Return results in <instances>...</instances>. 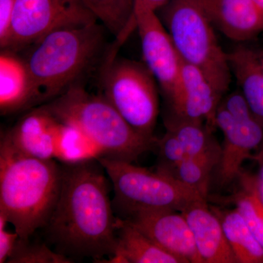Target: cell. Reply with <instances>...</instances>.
<instances>
[{
	"mask_svg": "<svg viewBox=\"0 0 263 263\" xmlns=\"http://www.w3.org/2000/svg\"><path fill=\"white\" fill-rule=\"evenodd\" d=\"M122 219H127L183 263H202L192 230L181 212L171 209L143 211Z\"/></svg>",
	"mask_w": 263,
	"mask_h": 263,
	"instance_id": "obj_11",
	"label": "cell"
},
{
	"mask_svg": "<svg viewBox=\"0 0 263 263\" xmlns=\"http://www.w3.org/2000/svg\"><path fill=\"white\" fill-rule=\"evenodd\" d=\"M62 167L56 160L28 157L3 136L0 142V214L20 239L47 224L60 195Z\"/></svg>",
	"mask_w": 263,
	"mask_h": 263,
	"instance_id": "obj_2",
	"label": "cell"
},
{
	"mask_svg": "<svg viewBox=\"0 0 263 263\" xmlns=\"http://www.w3.org/2000/svg\"><path fill=\"white\" fill-rule=\"evenodd\" d=\"M8 224L6 218L0 214V263L7 262L19 238L15 230L11 232L7 229Z\"/></svg>",
	"mask_w": 263,
	"mask_h": 263,
	"instance_id": "obj_29",
	"label": "cell"
},
{
	"mask_svg": "<svg viewBox=\"0 0 263 263\" xmlns=\"http://www.w3.org/2000/svg\"><path fill=\"white\" fill-rule=\"evenodd\" d=\"M220 105L235 119H247L255 117L240 89L226 95L224 98L223 97Z\"/></svg>",
	"mask_w": 263,
	"mask_h": 263,
	"instance_id": "obj_27",
	"label": "cell"
},
{
	"mask_svg": "<svg viewBox=\"0 0 263 263\" xmlns=\"http://www.w3.org/2000/svg\"><path fill=\"white\" fill-rule=\"evenodd\" d=\"M98 22L58 29L34 45L27 62L38 103L58 98L98 62L105 46Z\"/></svg>",
	"mask_w": 263,
	"mask_h": 263,
	"instance_id": "obj_3",
	"label": "cell"
},
{
	"mask_svg": "<svg viewBox=\"0 0 263 263\" xmlns=\"http://www.w3.org/2000/svg\"><path fill=\"white\" fill-rule=\"evenodd\" d=\"M166 127L179 139L188 157L204 153L217 143L212 136V129L204 122L172 118Z\"/></svg>",
	"mask_w": 263,
	"mask_h": 263,
	"instance_id": "obj_23",
	"label": "cell"
},
{
	"mask_svg": "<svg viewBox=\"0 0 263 263\" xmlns=\"http://www.w3.org/2000/svg\"><path fill=\"white\" fill-rule=\"evenodd\" d=\"M171 0H136L135 1L134 12H133V15L129 23L136 15L141 13H144V12H157V10L160 9L162 7L167 4Z\"/></svg>",
	"mask_w": 263,
	"mask_h": 263,
	"instance_id": "obj_30",
	"label": "cell"
},
{
	"mask_svg": "<svg viewBox=\"0 0 263 263\" xmlns=\"http://www.w3.org/2000/svg\"><path fill=\"white\" fill-rule=\"evenodd\" d=\"M220 155L221 146L216 143L204 153L188 157L172 168L158 171L169 175L184 186L207 197L211 174L217 167Z\"/></svg>",
	"mask_w": 263,
	"mask_h": 263,
	"instance_id": "obj_19",
	"label": "cell"
},
{
	"mask_svg": "<svg viewBox=\"0 0 263 263\" xmlns=\"http://www.w3.org/2000/svg\"><path fill=\"white\" fill-rule=\"evenodd\" d=\"M216 127L224 136L218 164V179L227 185L239 177L245 160L263 143V124L257 118L237 119L219 105L215 117Z\"/></svg>",
	"mask_w": 263,
	"mask_h": 263,
	"instance_id": "obj_10",
	"label": "cell"
},
{
	"mask_svg": "<svg viewBox=\"0 0 263 263\" xmlns=\"http://www.w3.org/2000/svg\"><path fill=\"white\" fill-rule=\"evenodd\" d=\"M256 51H257V57L263 70V49H256Z\"/></svg>",
	"mask_w": 263,
	"mask_h": 263,
	"instance_id": "obj_33",
	"label": "cell"
},
{
	"mask_svg": "<svg viewBox=\"0 0 263 263\" xmlns=\"http://www.w3.org/2000/svg\"><path fill=\"white\" fill-rule=\"evenodd\" d=\"M156 13L182 62L202 70L226 95L232 78L228 53L219 45L201 0H171Z\"/></svg>",
	"mask_w": 263,
	"mask_h": 263,
	"instance_id": "obj_5",
	"label": "cell"
},
{
	"mask_svg": "<svg viewBox=\"0 0 263 263\" xmlns=\"http://www.w3.org/2000/svg\"><path fill=\"white\" fill-rule=\"evenodd\" d=\"M263 16V0H251Z\"/></svg>",
	"mask_w": 263,
	"mask_h": 263,
	"instance_id": "obj_32",
	"label": "cell"
},
{
	"mask_svg": "<svg viewBox=\"0 0 263 263\" xmlns=\"http://www.w3.org/2000/svg\"><path fill=\"white\" fill-rule=\"evenodd\" d=\"M261 149L256 154L252 155V160H255L258 164V172L257 176L254 179V188L256 192L263 204V145L260 146Z\"/></svg>",
	"mask_w": 263,
	"mask_h": 263,
	"instance_id": "obj_31",
	"label": "cell"
},
{
	"mask_svg": "<svg viewBox=\"0 0 263 263\" xmlns=\"http://www.w3.org/2000/svg\"><path fill=\"white\" fill-rule=\"evenodd\" d=\"M101 157V152L80 129L60 122L55 160L62 164H76Z\"/></svg>",
	"mask_w": 263,
	"mask_h": 263,
	"instance_id": "obj_21",
	"label": "cell"
},
{
	"mask_svg": "<svg viewBox=\"0 0 263 263\" xmlns=\"http://www.w3.org/2000/svg\"><path fill=\"white\" fill-rule=\"evenodd\" d=\"M228 63L254 117L263 124V70L256 48L240 45L228 53Z\"/></svg>",
	"mask_w": 263,
	"mask_h": 263,
	"instance_id": "obj_18",
	"label": "cell"
},
{
	"mask_svg": "<svg viewBox=\"0 0 263 263\" xmlns=\"http://www.w3.org/2000/svg\"><path fill=\"white\" fill-rule=\"evenodd\" d=\"M217 215L237 262L263 263V247L239 212L235 209L221 213V216Z\"/></svg>",
	"mask_w": 263,
	"mask_h": 263,
	"instance_id": "obj_20",
	"label": "cell"
},
{
	"mask_svg": "<svg viewBox=\"0 0 263 263\" xmlns=\"http://www.w3.org/2000/svg\"><path fill=\"white\" fill-rule=\"evenodd\" d=\"M60 195L45 229L59 253L103 262L117 246V216L98 160L63 164Z\"/></svg>",
	"mask_w": 263,
	"mask_h": 263,
	"instance_id": "obj_1",
	"label": "cell"
},
{
	"mask_svg": "<svg viewBox=\"0 0 263 263\" xmlns=\"http://www.w3.org/2000/svg\"><path fill=\"white\" fill-rule=\"evenodd\" d=\"M213 25L227 37L243 43L263 32V16L251 0H201Z\"/></svg>",
	"mask_w": 263,
	"mask_h": 263,
	"instance_id": "obj_15",
	"label": "cell"
},
{
	"mask_svg": "<svg viewBox=\"0 0 263 263\" xmlns=\"http://www.w3.org/2000/svg\"><path fill=\"white\" fill-rule=\"evenodd\" d=\"M38 103L26 60L3 50L0 56V110L2 115L21 111Z\"/></svg>",
	"mask_w": 263,
	"mask_h": 263,
	"instance_id": "obj_16",
	"label": "cell"
},
{
	"mask_svg": "<svg viewBox=\"0 0 263 263\" xmlns=\"http://www.w3.org/2000/svg\"><path fill=\"white\" fill-rule=\"evenodd\" d=\"M141 39L143 62L169 100L179 85L182 60L169 33L156 12L136 15L122 37L114 41L119 48L135 30Z\"/></svg>",
	"mask_w": 263,
	"mask_h": 263,
	"instance_id": "obj_9",
	"label": "cell"
},
{
	"mask_svg": "<svg viewBox=\"0 0 263 263\" xmlns=\"http://www.w3.org/2000/svg\"><path fill=\"white\" fill-rule=\"evenodd\" d=\"M159 166L157 171H167L188 158L182 145L172 132L167 129L162 139L157 140Z\"/></svg>",
	"mask_w": 263,
	"mask_h": 263,
	"instance_id": "obj_26",
	"label": "cell"
},
{
	"mask_svg": "<svg viewBox=\"0 0 263 263\" xmlns=\"http://www.w3.org/2000/svg\"><path fill=\"white\" fill-rule=\"evenodd\" d=\"M74 259L52 250L46 243L18 238L8 263H72Z\"/></svg>",
	"mask_w": 263,
	"mask_h": 263,
	"instance_id": "obj_25",
	"label": "cell"
},
{
	"mask_svg": "<svg viewBox=\"0 0 263 263\" xmlns=\"http://www.w3.org/2000/svg\"><path fill=\"white\" fill-rule=\"evenodd\" d=\"M224 96L202 70L182 62L179 86L167 101L174 119L204 122L213 130Z\"/></svg>",
	"mask_w": 263,
	"mask_h": 263,
	"instance_id": "obj_12",
	"label": "cell"
},
{
	"mask_svg": "<svg viewBox=\"0 0 263 263\" xmlns=\"http://www.w3.org/2000/svg\"><path fill=\"white\" fill-rule=\"evenodd\" d=\"M98 161L113 186L112 202L114 210L122 216L120 218L143 211L182 212L194 202L206 200L207 197L200 192L160 171L153 172L133 162L105 157Z\"/></svg>",
	"mask_w": 263,
	"mask_h": 263,
	"instance_id": "obj_6",
	"label": "cell"
},
{
	"mask_svg": "<svg viewBox=\"0 0 263 263\" xmlns=\"http://www.w3.org/2000/svg\"><path fill=\"white\" fill-rule=\"evenodd\" d=\"M60 124V121L43 106L24 116L2 136L24 155L41 160H55Z\"/></svg>",
	"mask_w": 263,
	"mask_h": 263,
	"instance_id": "obj_13",
	"label": "cell"
},
{
	"mask_svg": "<svg viewBox=\"0 0 263 263\" xmlns=\"http://www.w3.org/2000/svg\"><path fill=\"white\" fill-rule=\"evenodd\" d=\"M96 22V17L79 0H17L6 50L35 44L58 29Z\"/></svg>",
	"mask_w": 263,
	"mask_h": 263,
	"instance_id": "obj_8",
	"label": "cell"
},
{
	"mask_svg": "<svg viewBox=\"0 0 263 263\" xmlns=\"http://www.w3.org/2000/svg\"><path fill=\"white\" fill-rule=\"evenodd\" d=\"M17 0H0V46L6 50L11 35L12 20Z\"/></svg>",
	"mask_w": 263,
	"mask_h": 263,
	"instance_id": "obj_28",
	"label": "cell"
},
{
	"mask_svg": "<svg viewBox=\"0 0 263 263\" xmlns=\"http://www.w3.org/2000/svg\"><path fill=\"white\" fill-rule=\"evenodd\" d=\"M44 107L60 122L80 129L102 157L133 162L156 148L157 139L135 130L103 95L90 94L79 85Z\"/></svg>",
	"mask_w": 263,
	"mask_h": 263,
	"instance_id": "obj_4",
	"label": "cell"
},
{
	"mask_svg": "<svg viewBox=\"0 0 263 263\" xmlns=\"http://www.w3.org/2000/svg\"><path fill=\"white\" fill-rule=\"evenodd\" d=\"M206 200L190 204L181 212L193 233L202 263H237L219 216L211 210Z\"/></svg>",
	"mask_w": 263,
	"mask_h": 263,
	"instance_id": "obj_14",
	"label": "cell"
},
{
	"mask_svg": "<svg viewBox=\"0 0 263 263\" xmlns=\"http://www.w3.org/2000/svg\"><path fill=\"white\" fill-rule=\"evenodd\" d=\"M243 188L235 195V209L263 247V204L256 192L254 179L245 178Z\"/></svg>",
	"mask_w": 263,
	"mask_h": 263,
	"instance_id": "obj_24",
	"label": "cell"
},
{
	"mask_svg": "<svg viewBox=\"0 0 263 263\" xmlns=\"http://www.w3.org/2000/svg\"><path fill=\"white\" fill-rule=\"evenodd\" d=\"M108 262L183 263L164 251L129 221L118 217L117 246Z\"/></svg>",
	"mask_w": 263,
	"mask_h": 263,
	"instance_id": "obj_17",
	"label": "cell"
},
{
	"mask_svg": "<svg viewBox=\"0 0 263 263\" xmlns=\"http://www.w3.org/2000/svg\"><path fill=\"white\" fill-rule=\"evenodd\" d=\"M101 86L103 96L135 130L155 138L160 109L158 89L144 63L117 56L105 59Z\"/></svg>",
	"mask_w": 263,
	"mask_h": 263,
	"instance_id": "obj_7",
	"label": "cell"
},
{
	"mask_svg": "<svg viewBox=\"0 0 263 263\" xmlns=\"http://www.w3.org/2000/svg\"><path fill=\"white\" fill-rule=\"evenodd\" d=\"M100 21L102 25L119 39L130 22L136 0H79Z\"/></svg>",
	"mask_w": 263,
	"mask_h": 263,
	"instance_id": "obj_22",
	"label": "cell"
}]
</instances>
